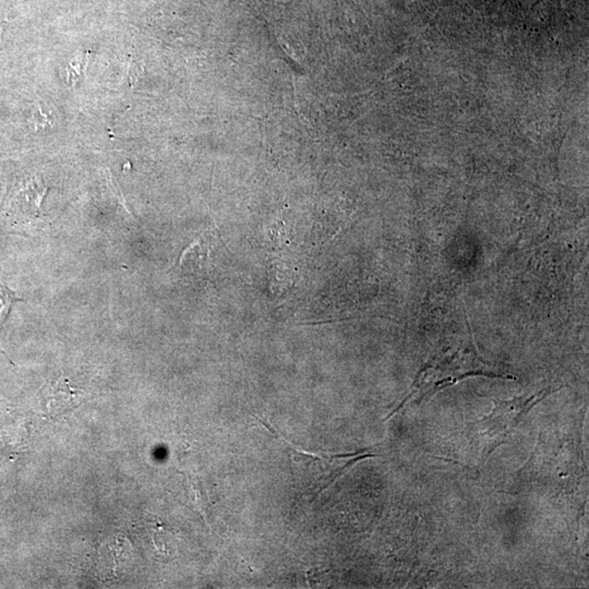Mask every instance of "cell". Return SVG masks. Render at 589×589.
I'll list each match as a JSON object with an SVG mask.
<instances>
[{
  "label": "cell",
  "mask_w": 589,
  "mask_h": 589,
  "mask_svg": "<svg viewBox=\"0 0 589 589\" xmlns=\"http://www.w3.org/2000/svg\"><path fill=\"white\" fill-rule=\"evenodd\" d=\"M288 444L292 450V457L296 462L300 481L306 487L315 491V497L323 492L325 489L332 485L337 478L341 477L346 469L359 460L371 455H362L356 457L357 454H327L308 453L299 450Z\"/></svg>",
  "instance_id": "cell-1"
},
{
  "label": "cell",
  "mask_w": 589,
  "mask_h": 589,
  "mask_svg": "<svg viewBox=\"0 0 589 589\" xmlns=\"http://www.w3.org/2000/svg\"><path fill=\"white\" fill-rule=\"evenodd\" d=\"M83 395L82 390L70 385L67 378L60 376L52 384L48 385V411L50 415H58L68 409H75Z\"/></svg>",
  "instance_id": "cell-3"
},
{
  "label": "cell",
  "mask_w": 589,
  "mask_h": 589,
  "mask_svg": "<svg viewBox=\"0 0 589 589\" xmlns=\"http://www.w3.org/2000/svg\"><path fill=\"white\" fill-rule=\"evenodd\" d=\"M21 298L17 297L13 290L8 288L7 286L0 285V322L3 321V317L7 315L13 302L20 301Z\"/></svg>",
  "instance_id": "cell-4"
},
{
  "label": "cell",
  "mask_w": 589,
  "mask_h": 589,
  "mask_svg": "<svg viewBox=\"0 0 589 589\" xmlns=\"http://www.w3.org/2000/svg\"><path fill=\"white\" fill-rule=\"evenodd\" d=\"M546 392H538L528 399H516L513 401H495V407L492 413L485 420L483 428L485 434L495 439V443L499 444L501 439L508 436L509 432L518 425L523 416H525L530 409L535 406L538 402L545 397Z\"/></svg>",
  "instance_id": "cell-2"
}]
</instances>
